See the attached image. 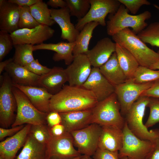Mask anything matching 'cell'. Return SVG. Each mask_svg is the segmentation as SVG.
<instances>
[{
	"label": "cell",
	"mask_w": 159,
	"mask_h": 159,
	"mask_svg": "<svg viewBox=\"0 0 159 159\" xmlns=\"http://www.w3.org/2000/svg\"><path fill=\"white\" fill-rule=\"evenodd\" d=\"M98 102L92 92L82 87L64 85L53 95L50 101V111L59 113L92 109Z\"/></svg>",
	"instance_id": "6da1fadb"
},
{
	"label": "cell",
	"mask_w": 159,
	"mask_h": 159,
	"mask_svg": "<svg viewBox=\"0 0 159 159\" xmlns=\"http://www.w3.org/2000/svg\"><path fill=\"white\" fill-rule=\"evenodd\" d=\"M112 37L115 43L133 55L140 66L150 68L159 59L157 52L148 47L129 28L125 29Z\"/></svg>",
	"instance_id": "7a4b0ae2"
},
{
	"label": "cell",
	"mask_w": 159,
	"mask_h": 159,
	"mask_svg": "<svg viewBox=\"0 0 159 159\" xmlns=\"http://www.w3.org/2000/svg\"><path fill=\"white\" fill-rule=\"evenodd\" d=\"M149 97L140 96L125 116V122L131 132L139 138L149 140L155 145L159 143V130H148L143 119Z\"/></svg>",
	"instance_id": "3957f363"
},
{
	"label": "cell",
	"mask_w": 159,
	"mask_h": 159,
	"mask_svg": "<svg viewBox=\"0 0 159 159\" xmlns=\"http://www.w3.org/2000/svg\"><path fill=\"white\" fill-rule=\"evenodd\" d=\"M128 11L124 5L121 4L116 12L109 14L106 23L108 35L112 36L129 27L132 29L135 33L138 34L148 26L145 21L151 17L150 11H146L138 15H132L128 13Z\"/></svg>",
	"instance_id": "277c9868"
},
{
	"label": "cell",
	"mask_w": 159,
	"mask_h": 159,
	"mask_svg": "<svg viewBox=\"0 0 159 159\" xmlns=\"http://www.w3.org/2000/svg\"><path fill=\"white\" fill-rule=\"evenodd\" d=\"M120 110V105L114 92L98 102L92 109L90 123L101 126H114L123 129L125 121Z\"/></svg>",
	"instance_id": "5b68a950"
},
{
	"label": "cell",
	"mask_w": 159,
	"mask_h": 159,
	"mask_svg": "<svg viewBox=\"0 0 159 159\" xmlns=\"http://www.w3.org/2000/svg\"><path fill=\"white\" fill-rule=\"evenodd\" d=\"M12 91L17 104L16 114L11 127L24 125L47 124L48 113L38 110L32 104L27 97L13 85Z\"/></svg>",
	"instance_id": "8992f818"
},
{
	"label": "cell",
	"mask_w": 159,
	"mask_h": 159,
	"mask_svg": "<svg viewBox=\"0 0 159 159\" xmlns=\"http://www.w3.org/2000/svg\"><path fill=\"white\" fill-rule=\"evenodd\" d=\"M122 145L118 152L119 158L145 159L152 151L155 145L149 140H141L130 130L125 122L122 129Z\"/></svg>",
	"instance_id": "52a82bcc"
},
{
	"label": "cell",
	"mask_w": 159,
	"mask_h": 159,
	"mask_svg": "<svg viewBox=\"0 0 159 159\" xmlns=\"http://www.w3.org/2000/svg\"><path fill=\"white\" fill-rule=\"evenodd\" d=\"M1 77L0 88V124L1 127L7 128L14 122L17 111L16 98L12 91L13 83L6 72Z\"/></svg>",
	"instance_id": "ba28073f"
},
{
	"label": "cell",
	"mask_w": 159,
	"mask_h": 159,
	"mask_svg": "<svg viewBox=\"0 0 159 159\" xmlns=\"http://www.w3.org/2000/svg\"><path fill=\"white\" fill-rule=\"evenodd\" d=\"M101 130V126L92 123L70 133L74 146L81 155L93 156L98 148Z\"/></svg>",
	"instance_id": "9c48e42d"
},
{
	"label": "cell",
	"mask_w": 159,
	"mask_h": 159,
	"mask_svg": "<svg viewBox=\"0 0 159 159\" xmlns=\"http://www.w3.org/2000/svg\"><path fill=\"white\" fill-rule=\"evenodd\" d=\"M90 7L87 13L82 19L78 20L75 25L76 29L80 31L87 24L96 22L105 26V19L109 14L115 13L121 4L118 0H90Z\"/></svg>",
	"instance_id": "30bf717a"
},
{
	"label": "cell",
	"mask_w": 159,
	"mask_h": 159,
	"mask_svg": "<svg viewBox=\"0 0 159 159\" xmlns=\"http://www.w3.org/2000/svg\"><path fill=\"white\" fill-rule=\"evenodd\" d=\"M153 82L139 84L135 82L132 78H130L115 87V93L120 104V112L123 117L141 94L151 86Z\"/></svg>",
	"instance_id": "8fae6325"
},
{
	"label": "cell",
	"mask_w": 159,
	"mask_h": 159,
	"mask_svg": "<svg viewBox=\"0 0 159 159\" xmlns=\"http://www.w3.org/2000/svg\"><path fill=\"white\" fill-rule=\"evenodd\" d=\"M48 159H73L81 155L74 148L70 133L63 135H52L47 145Z\"/></svg>",
	"instance_id": "7c38bea8"
},
{
	"label": "cell",
	"mask_w": 159,
	"mask_h": 159,
	"mask_svg": "<svg viewBox=\"0 0 159 159\" xmlns=\"http://www.w3.org/2000/svg\"><path fill=\"white\" fill-rule=\"evenodd\" d=\"M50 26L42 24L32 29H19L10 34L14 45L29 44L37 45L51 38L54 33Z\"/></svg>",
	"instance_id": "4fadbf2b"
},
{
	"label": "cell",
	"mask_w": 159,
	"mask_h": 159,
	"mask_svg": "<svg viewBox=\"0 0 159 159\" xmlns=\"http://www.w3.org/2000/svg\"><path fill=\"white\" fill-rule=\"evenodd\" d=\"M74 57L72 63L64 70L69 85L82 87L90 74L92 65L86 54Z\"/></svg>",
	"instance_id": "5bb4252c"
},
{
	"label": "cell",
	"mask_w": 159,
	"mask_h": 159,
	"mask_svg": "<svg viewBox=\"0 0 159 159\" xmlns=\"http://www.w3.org/2000/svg\"><path fill=\"white\" fill-rule=\"evenodd\" d=\"M82 87L92 92L98 102L106 99L115 91V87L102 74L99 68H92L90 76Z\"/></svg>",
	"instance_id": "9a60e30c"
},
{
	"label": "cell",
	"mask_w": 159,
	"mask_h": 159,
	"mask_svg": "<svg viewBox=\"0 0 159 159\" xmlns=\"http://www.w3.org/2000/svg\"><path fill=\"white\" fill-rule=\"evenodd\" d=\"M116 50V43L110 38L106 37L98 41L86 54L92 66L99 68L109 60Z\"/></svg>",
	"instance_id": "2e32d148"
},
{
	"label": "cell",
	"mask_w": 159,
	"mask_h": 159,
	"mask_svg": "<svg viewBox=\"0 0 159 159\" xmlns=\"http://www.w3.org/2000/svg\"><path fill=\"white\" fill-rule=\"evenodd\" d=\"M19 6L8 0H0V31L11 34L19 29Z\"/></svg>",
	"instance_id": "e0dca14e"
},
{
	"label": "cell",
	"mask_w": 159,
	"mask_h": 159,
	"mask_svg": "<svg viewBox=\"0 0 159 159\" xmlns=\"http://www.w3.org/2000/svg\"><path fill=\"white\" fill-rule=\"evenodd\" d=\"M50 10L52 19L58 24L61 29V38L69 42H75L80 31L71 23L68 8L66 7L59 9L52 8Z\"/></svg>",
	"instance_id": "ac0fdd59"
},
{
	"label": "cell",
	"mask_w": 159,
	"mask_h": 159,
	"mask_svg": "<svg viewBox=\"0 0 159 159\" xmlns=\"http://www.w3.org/2000/svg\"><path fill=\"white\" fill-rule=\"evenodd\" d=\"M31 125L26 124L17 133L0 143V156L3 159H15L19 149L24 145Z\"/></svg>",
	"instance_id": "d6986e66"
},
{
	"label": "cell",
	"mask_w": 159,
	"mask_h": 159,
	"mask_svg": "<svg viewBox=\"0 0 159 159\" xmlns=\"http://www.w3.org/2000/svg\"><path fill=\"white\" fill-rule=\"evenodd\" d=\"M13 85L22 92L38 110L47 113L50 112V101L53 95L46 89L39 87L25 86L15 84Z\"/></svg>",
	"instance_id": "ffe728a7"
},
{
	"label": "cell",
	"mask_w": 159,
	"mask_h": 159,
	"mask_svg": "<svg viewBox=\"0 0 159 159\" xmlns=\"http://www.w3.org/2000/svg\"><path fill=\"white\" fill-rule=\"evenodd\" d=\"M101 127L98 148L119 152L122 145V129L114 126H104Z\"/></svg>",
	"instance_id": "44dd1931"
},
{
	"label": "cell",
	"mask_w": 159,
	"mask_h": 159,
	"mask_svg": "<svg viewBox=\"0 0 159 159\" xmlns=\"http://www.w3.org/2000/svg\"><path fill=\"white\" fill-rule=\"evenodd\" d=\"M67 81L64 69L60 67H54L48 73L40 76L38 81V85L54 95L59 92Z\"/></svg>",
	"instance_id": "7402d4cb"
},
{
	"label": "cell",
	"mask_w": 159,
	"mask_h": 159,
	"mask_svg": "<svg viewBox=\"0 0 159 159\" xmlns=\"http://www.w3.org/2000/svg\"><path fill=\"white\" fill-rule=\"evenodd\" d=\"M66 132L70 133L91 124L92 109L59 113Z\"/></svg>",
	"instance_id": "603a6c76"
},
{
	"label": "cell",
	"mask_w": 159,
	"mask_h": 159,
	"mask_svg": "<svg viewBox=\"0 0 159 159\" xmlns=\"http://www.w3.org/2000/svg\"><path fill=\"white\" fill-rule=\"evenodd\" d=\"M13 84L25 86L39 87L38 81L41 76L29 71L24 67L13 62L5 68Z\"/></svg>",
	"instance_id": "cb8c5ba5"
},
{
	"label": "cell",
	"mask_w": 159,
	"mask_h": 159,
	"mask_svg": "<svg viewBox=\"0 0 159 159\" xmlns=\"http://www.w3.org/2000/svg\"><path fill=\"white\" fill-rule=\"evenodd\" d=\"M75 44L74 42H61L57 43H42L33 46L34 51L48 50L55 52L53 59L55 62L64 60L66 65L70 64L74 59L73 51Z\"/></svg>",
	"instance_id": "d4e9b609"
},
{
	"label": "cell",
	"mask_w": 159,
	"mask_h": 159,
	"mask_svg": "<svg viewBox=\"0 0 159 159\" xmlns=\"http://www.w3.org/2000/svg\"><path fill=\"white\" fill-rule=\"evenodd\" d=\"M99 69L104 76L115 87L123 83L127 79L119 65L115 52Z\"/></svg>",
	"instance_id": "484cf974"
},
{
	"label": "cell",
	"mask_w": 159,
	"mask_h": 159,
	"mask_svg": "<svg viewBox=\"0 0 159 159\" xmlns=\"http://www.w3.org/2000/svg\"><path fill=\"white\" fill-rule=\"evenodd\" d=\"M15 159H48L47 145L38 142L29 134L22 150Z\"/></svg>",
	"instance_id": "4316f807"
},
{
	"label": "cell",
	"mask_w": 159,
	"mask_h": 159,
	"mask_svg": "<svg viewBox=\"0 0 159 159\" xmlns=\"http://www.w3.org/2000/svg\"><path fill=\"white\" fill-rule=\"evenodd\" d=\"M115 52L119 65L127 79L132 78L140 66L137 61L128 50L117 44Z\"/></svg>",
	"instance_id": "83f0119b"
},
{
	"label": "cell",
	"mask_w": 159,
	"mask_h": 159,
	"mask_svg": "<svg viewBox=\"0 0 159 159\" xmlns=\"http://www.w3.org/2000/svg\"><path fill=\"white\" fill-rule=\"evenodd\" d=\"M99 24L91 22L86 24L77 36L75 42L73 54L74 56L80 54H86L88 50L90 42L94 29Z\"/></svg>",
	"instance_id": "f1b7e54d"
},
{
	"label": "cell",
	"mask_w": 159,
	"mask_h": 159,
	"mask_svg": "<svg viewBox=\"0 0 159 159\" xmlns=\"http://www.w3.org/2000/svg\"><path fill=\"white\" fill-rule=\"evenodd\" d=\"M31 13L34 19L41 24L51 26L56 23L51 18L50 9L42 0L30 7Z\"/></svg>",
	"instance_id": "f546056e"
},
{
	"label": "cell",
	"mask_w": 159,
	"mask_h": 159,
	"mask_svg": "<svg viewBox=\"0 0 159 159\" xmlns=\"http://www.w3.org/2000/svg\"><path fill=\"white\" fill-rule=\"evenodd\" d=\"M34 46L26 44L14 45L15 53L12 58L13 62L24 67L34 61L35 59L33 54Z\"/></svg>",
	"instance_id": "4dcf8cb0"
},
{
	"label": "cell",
	"mask_w": 159,
	"mask_h": 159,
	"mask_svg": "<svg viewBox=\"0 0 159 159\" xmlns=\"http://www.w3.org/2000/svg\"><path fill=\"white\" fill-rule=\"evenodd\" d=\"M137 35L145 43L159 47V22L151 23Z\"/></svg>",
	"instance_id": "1f68e13d"
},
{
	"label": "cell",
	"mask_w": 159,
	"mask_h": 159,
	"mask_svg": "<svg viewBox=\"0 0 159 159\" xmlns=\"http://www.w3.org/2000/svg\"><path fill=\"white\" fill-rule=\"evenodd\" d=\"M65 1L71 16L76 17L78 20L85 16L90 7V0H65Z\"/></svg>",
	"instance_id": "d6a6232c"
},
{
	"label": "cell",
	"mask_w": 159,
	"mask_h": 159,
	"mask_svg": "<svg viewBox=\"0 0 159 159\" xmlns=\"http://www.w3.org/2000/svg\"><path fill=\"white\" fill-rule=\"evenodd\" d=\"M135 82L146 83L159 79V70H155L147 67L139 66L132 78Z\"/></svg>",
	"instance_id": "836d02e7"
},
{
	"label": "cell",
	"mask_w": 159,
	"mask_h": 159,
	"mask_svg": "<svg viewBox=\"0 0 159 159\" xmlns=\"http://www.w3.org/2000/svg\"><path fill=\"white\" fill-rule=\"evenodd\" d=\"M29 134L38 142L46 145L52 136L50 128L47 124L31 125Z\"/></svg>",
	"instance_id": "e575fe53"
},
{
	"label": "cell",
	"mask_w": 159,
	"mask_h": 159,
	"mask_svg": "<svg viewBox=\"0 0 159 159\" xmlns=\"http://www.w3.org/2000/svg\"><path fill=\"white\" fill-rule=\"evenodd\" d=\"M20 16L19 23V29H32L41 24L33 17L30 11V7L19 6Z\"/></svg>",
	"instance_id": "d590c367"
},
{
	"label": "cell",
	"mask_w": 159,
	"mask_h": 159,
	"mask_svg": "<svg viewBox=\"0 0 159 159\" xmlns=\"http://www.w3.org/2000/svg\"><path fill=\"white\" fill-rule=\"evenodd\" d=\"M147 107H149L150 112L145 125L148 128L159 122V98L149 97Z\"/></svg>",
	"instance_id": "8d00e7d4"
},
{
	"label": "cell",
	"mask_w": 159,
	"mask_h": 159,
	"mask_svg": "<svg viewBox=\"0 0 159 159\" xmlns=\"http://www.w3.org/2000/svg\"><path fill=\"white\" fill-rule=\"evenodd\" d=\"M10 34L0 31V61H2L14 46Z\"/></svg>",
	"instance_id": "74e56055"
},
{
	"label": "cell",
	"mask_w": 159,
	"mask_h": 159,
	"mask_svg": "<svg viewBox=\"0 0 159 159\" xmlns=\"http://www.w3.org/2000/svg\"><path fill=\"white\" fill-rule=\"evenodd\" d=\"M118 1L133 14H136L142 6L151 4L147 0H118Z\"/></svg>",
	"instance_id": "f35d334b"
},
{
	"label": "cell",
	"mask_w": 159,
	"mask_h": 159,
	"mask_svg": "<svg viewBox=\"0 0 159 159\" xmlns=\"http://www.w3.org/2000/svg\"><path fill=\"white\" fill-rule=\"evenodd\" d=\"M24 67L32 72L40 76L48 73L51 69L41 64L37 59H34Z\"/></svg>",
	"instance_id": "ab89813d"
},
{
	"label": "cell",
	"mask_w": 159,
	"mask_h": 159,
	"mask_svg": "<svg viewBox=\"0 0 159 159\" xmlns=\"http://www.w3.org/2000/svg\"><path fill=\"white\" fill-rule=\"evenodd\" d=\"M92 156L94 159H120L118 152H112L98 148Z\"/></svg>",
	"instance_id": "60d3db41"
},
{
	"label": "cell",
	"mask_w": 159,
	"mask_h": 159,
	"mask_svg": "<svg viewBox=\"0 0 159 159\" xmlns=\"http://www.w3.org/2000/svg\"><path fill=\"white\" fill-rule=\"evenodd\" d=\"M47 123L50 128L56 125L61 124L62 118L59 113L57 112L50 111L46 117Z\"/></svg>",
	"instance_id": "b9f144b4"
},
{
	"label": "cell",
	"mask_w": 159,
	"mask_h": 159,
	"mask_svg": "<svg viewBox=\"0 0 159 159\" xmlns=\"http://www.w3.org/2000/svg\"><path fill=\"white\" fill-rule=\"evenodd\" d=\"M141 96L159 98V79L154 81L151 86L144 91Z\"/></svg>",
	"instance_id": "7bdbcfd3"
},
{
	"label": "cell",
	"mask_w": 159,
	"mask_h": 159,
	"mask_svg": "<svg viewBox=\"0 0 159 159\" xmlns=\"http://www.w3.org/2000/svg\"><path fill=\"white\" fill-rule=\"evenodd\" d=\"M24 125H19L12 127L10 129H7L1 127L0 128V140L5 138L11 135H14L22 129Z\"/></svg>",
	"instance_id": "ee69618b"
},
{
	"label": "cell",
	"mask_w": 159,
	"mask_h": 159,
	"mask_svg": "<svg viewBox=\"0 0 159 159\" xmlns=\"http://www.w3.org/2000/svg\"><path fill=\"white\" fill-rule=\"evenodd\" d=\"M50 130L52 135L55 136L62 135L66 132L64 126L61 123L50 128Z\"/></svg>",
	"instance_id": "f6af8a7d"
},
{
	"label": "cell",
	"mask_w": 159,
	"mask_h": 159,
	"mask_svg": "<svg viewBox=\"0 0 159 159\" xmlns=\"http://www.w3.org/2000/svg\"><path fill=\"white\" fill-rule=\"evenodd\" d=\"M40 0H8L12 3L19 6H28L30 7L38 2Z\"/></svg>",
	"instance_id": "bcb514c9"
},
{
	"label": "cell",
	"mask_w": 159,
	"mask_h": 159,
	"mask_svg": "<svg viewBox=\"0 0 159 159\" xmlns=\"http://www.w3.org/2000/svg\"><path fill=\"white\" fill-rule=\"evenodd\" d=\"M48 5L55 9L59 7L63 8L67 7V4L65 0H49L47 2Z\"/></svg>",
	"instance_id": "7dc6e473"
},
{
	"label": "cell",
	"mask_w": 159,
	"mask_h": 159,
	"mask_svg": "<svg viewBox=\"0 0 159 159\" xmlns=\"http://www.w3.org/2000/svg\"><path fill=\"white\" fill-rule=\"evenodd\" d=\"M145 159H159V143L155 145L154 148Z\"/></svg>",
	"instance_id": "c3c4849f"
},
{
	"label": "cell",
	"mask_w": 159,
	"mask_h": 159,
	"mask_svg": "<svg viewBox=\"0 0 159 159\" xmlns=\"http://www.w3.org/2000/svg\"><path fill=\"white\" fill-rule=\"evenodd\" d=\"M13 62L12 58H10L0 62V74H1L6 67L10 63Z\"/></svg>",
	"instance_id": "681fc988"
},
{
	"label": "cell",
	"mask_w": 159,
	"mask_h": 159,
	"mask_svg": "<svg viewBox=\"0 0 159 159\" xmlns=\"http://www.w3.org/2000/svg\"><path fill=\"white\" fill-rule=\"evenodd\" d=\"M157 53L159 55V50L158 51ZM150 69L155 70H159V57L158 60L152 66Z\"/></svg>",
	"instance_id": "f907efd6"
},
{
	"label": "cell",
	"mask_w": 159,
	"mask_h": 159,
	"mask_svg": "<svg viewBox=\"0 0 159 159\" xmlns=\"http://www.w3.org/2000/svg\"><path fill=\"white\" fill-rule=\"evenodd\" d=\"M79 159H94L93 158L91 157V156L83 155H81Z\"/></svg>",
	"instance_id": "816d5d0a"
},
{
	"label": "cell",
	"mask_w": 159,
	"mask_h": 159,
	"mask_svg": "<svg viewBox=\"0 0 159 159\" xmlns=\"http://www.w3.org/2000/svg\"><path fill=\"white\" fill-rule=\"evenodd\" d=\"M120 159H128L126 157H124L121 158H120Z\"/></svg>",
	"instance_id": "f5cc1de1"
},
{
	"label": "cell",
	"mask_w": 159,
	"mask_h": 159,
	"mask_svg": "<svg viewBox=\"0 0 159 159\" xmlns=\"http://www.w3.org/2000/svg\"><path fill=\"white\" fill-rule=\"evenodd\" d=\"M80 156L77 157H76V158H74V159H79Z\"/></svg>",
	"instance_id": "db71d44e"
},
{
	"label": "cell",
	"mask_w": 159,
	"mask_h": 159,
	"mask_svg": "<svg viewBox=\"0 0 159 159\" xmlns=\"http://www.w3.org/2000/svg\"><path fill=\"white\" fill-rule=\"evenodd\" d=\"M0 159H3L0 156Z\"/></svg>",
	"instance_id": "11a10c76"
}]
</instances>
